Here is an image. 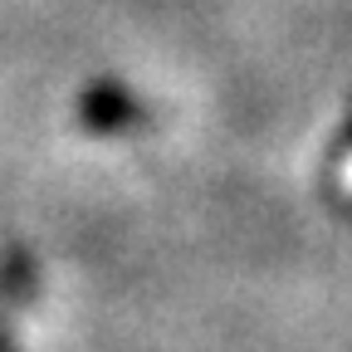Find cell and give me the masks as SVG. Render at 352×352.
<instances>
[{
    "label": "cell",
    "instance_id": "6da1fadb",
    "mask_svg": "<svg viewBox=\"0 0 352 352\" xmlns=\"http://www.w3.org/2000/svg\"><path fill=\"white\" fill-rule=\"evenodd\" d=\"M338 182H342V191H352V157L342 162V171H338Z\"/></svg>",
    "mask_w": 352,
    "mask_h": 352
}]
</instances>
